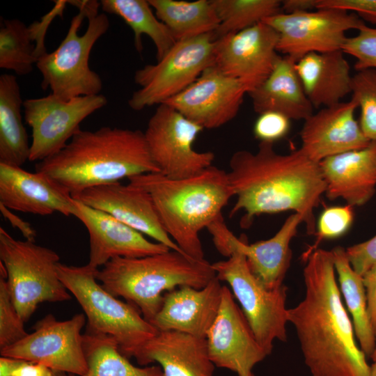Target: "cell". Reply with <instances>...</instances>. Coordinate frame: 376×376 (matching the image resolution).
Instances as JSON below:
<instances>
[{
  "mask_svg": "<svg viewBox=\"0 0 376 376\" xmlns=\"http://www.w3.org/2000/svg\"><path fill=\"white\" fill-rule=\"evenodd\" d=\"M23 103L15 75H0V163L20 166L29 160L31 143L22 121Z\"/></svg>",
  "mask_w": 376,
  "mask_h": 376,
  "instance_id": "obj_28",
  "label": "cell"
},
{
  "mask_svg": "<svg viewBox=\"0 0 376 376\" xmlns=\"http://www.w3.org/2000/svg\"><path fill=\"white\" fill-rule=\"evenodd\" d=\"M50 21L44 19L29 26L18 19H3L0 29V68L18 75L32 72L47 51L44 37Z\"/></svg>",
  "mask_w": 376,
  "mask_h": 376,
  "instance_id": "obj_29",
  "label": "cell"
},
{
  "mask_svg": "<svg viewBox=\"0 0 376 376\" xmlns=\"http://www.w3.org/2000/svg\"><path fill=\"white\" fill-rule=\"evenodd\" d=\"M0 212L13 228H17L22 233L26 240L31 242L36 241V231L29 222L15 214L11 210L2 204H0Z\"/></svg>",
  "mask_w": 376,
  "mask_h": 376,
  "instance_id": "obj_43",
  "label": "cell"
},
{
  "mask_svg": "<svg viewBox=\"0 0 376 376\" xmlns=\"http://www.w3.org/2000/svg\"><path fill=\"white\" fill-rule=\"evenodd\" d=\"M53 376H68L65 373L54 371Z\"/></svg>",
  "mask_w": 376,
  "mask_h": 376,
  "instance_id": "obj_48",
  "label": "cell"
},
{
  "mask_svg": "<svg viewBox=\"0 0 376 376\" xmlns=\"http://www.w3.org/2000/svg\"><path fill=\"white\" fill-rule=\"evenodd\" d=\"M346 253L353 269L361 276L376 264V235L370 239L352 245Z\"/></svg>",
  "mask_w": 376,
  "mask_h": 376,
  "instance_id": "obj_40",
  "label": "cell"
},
{
  "mask_svg": "<svg viewBox=\"0 0 376 376\" xmlns=\"http://www.w3.org/2000/svg\"><path fill=\"white\" fill-rule=\"evenodd\" d=\"M138 363L157 362L164 376H214L206 338L176 331H158L132 354Z\"/></svg>",
  "mask_w": 376,
  "mask_h": 376,
  "instance_id": "obj_24",
  "label": "cell"
},
{
  "mask_svg": "<svg viewBox=\"0 0 376 376\" xmlns=\"http://www.w3.org/2000/svg\"><path fill=\"white\" fill-rule=\"evenodd\" d=\"M219 19L217 38L235 33L281 13L279 0H211Z\"/></svg>",
  "mask_w": 376,
  "mask_h": 376,
  "instance_id": "obj_34",
  "label": "cell"
},
{
  "mask_svg": "<svg viewBox=\"0 0 376 376\" xmlns=\"http://www.w3.org/2000/svg\"><path fill=\"white\" fill-rule=\"evenodd\" d=\"M72 198L183 253L164 229L150 195L141 188L117 182L88 188Z\"/></svg>",
  "mask_w": 376,
  "mask_h": 376,
  "instance_id": "obj_19",
  "label": "cell"
},
{
  "mask_svg": "<svg viewBox=\"0 0 376 376\" xmlns=\"http://www.w3.org/2000/svg\"><path fill=\"white\" fill-rule=\"evenodd\" d=\"M290 120L275 111L260 113L253 125V134L260 142L274 143L288 132Z\"/></svg>",
  "mask_w": 376,
  "mask_h": 376,
  "instance_id": "obj_39",
  "label": "cell"
},
{
  "mask_svg": "<svg viewBox=\"0 0 376 376\" xmlns=\"http://www.w3.org/2000/svg\"><path fill=\"white\" fill-rule=\"evenodd\" d=\"M319 0H284L281 1V13H301L317 9Z\"/></svg>",
  "mask_w": 376,
  "mask_h": 376,
  "instance_id": "obj_45",
  "label": "cell"
},
{
  "mask_svg": "<svg viewBox=\"0 0 376 376\" xmlns=\"http://www.w3.org/2000/svg\"><path fill=\"white\" fill-rule=\"evenodd\" d=\"M214 277L212 264L205 259L194 260L172 249L139 258H115L96 273L107 291L135 306L149 322L160 310L165 291L182 286L201 289Z\"/></svg>",
  "mask_w": 376,
  "mask_h": 376,
  "instance_id": "obj_5",
  "label": "cell"
},
{
  "mask_svg": "<svg viewBox=\"0 0 376 376\" xmlns=\"http://www.w3.org/2000/svg\"><path fill=\"white\" fill-rule=\"evenodd\" d=\"M301 223V215L293 213L274 236L252 244H249L244 236H235L223 217L212 223L207 229L219 253L228 258L235 251L241 252L245 256L252 273L266 288L274 290L283 285L292 257L290 244Z\"/></svg>",
  "mask_w": 376,
  "mask_h": 376,
  "instance_id": "obj_16",
  "label": "cell"
},
{
  "mask_svg": "<svg viewBox=\"0 0 376 376\" xmlns=\"http://www.w3.org/2000/svg\"><path fill=\"white\" fill-rule=\"evenodd\" d=\"M216 39L211 33L178 40L157 63L137 70L139 88L129 99L130 107L140 111L159 105L187 88L213 65Z\"/></svg>",
  "mask_w": 376,
  "mask_h": 376,
  "instance_id": "obj_9",
  "label": "cell"
},
{
  "mask_svg": "<svg viewBox=\"0 0 376 376\" xmlns=\"http://www.w3.org/2000/svg\"><path fill=\"white\" fill-rule=\"evenodd\" d=\"M278 33L262 22L217 38L212 66L241 81L249 93L271 74L279 58Z\"/></svg>",
  "mask_w": 376,
  "mask_h": 376,
  "instance_id": "obj_15",
  "label": "cell"
},
{
  "mask_svg": "<svg viewBox=\"0 0 376 376\" xmlns=\"http://www.w3.org/2000/svg\"><path fill=\"white\" fill-rule=\"evenodd\" d=\"M354 220L353 207L349 205L326 208L320 214L316 225L317 240L307 254L317 249V244L324 239H334L344 235Z\"/></svg>",
  "mask_w": 376,
  "mask_h": 376,
  "instance_id": "obj_38",
  "label": "cell"
},
{
  "mask_svg": "<svg viewBox=\"0 0 376 376\" xmlns=\"http://www.w3.org/2000/svg\"><path fill=\"white\" fill-rule=\"evenodd\" d=\"M83 345L88 366L84 376H164L159 366L132 365L120 352L116 340L107 335L86 330Z\"/></svg>",
  "mask_w": 376,
  "mask_h": 376,
  "instance_id": "obj_33",
  "label": "cell"
},
{
  "mask_svg": "<svg viewBox=\"0 0 376 376\" xmlns=\"http://www.w3.org/2000/svg\"><path fill=\"white\" fill-rule=\"evenodd\" d=\"M363 279L367 296L368 315L376 336V264L364 274Z\"/></svg>",
  "mask_w": 376,
  "mask_h": 376,
  "instance_id": "obj_42",
  "label": "cell"
},
{
  "mask_svg": "<svg viewBox=\"0 0 376 376\" xmlns=\"http://www.w3.org/2000/svg\"><path fill=\"white\" fill-rule=\"evenodd\" d=\"M246 93L241 81L212 65L165 104L203 129H214L237 116Z\"/></svg>",
  "mask_w": 376,
  "mask_h": 376,
  "instance_id": "obj_17",
  "label": "cell"
},
{
  "mask_svg": "<svg viewBox=\"0 0 376 376\" xmlns=\"http://www.w3.org/2000/svg\"><path fill=\"white\" fill-rule=\"evenodd\" d=\"M212 267L216 276L230 286L257 341L269 355L275 340H287V287L266 288L249 269L245 256L239 251L212 263Z\"/></svg>",
  "mask_w": 376,
  "mask_h": 376,
  "instance_id": "obj_10",
  "label": "cell"
},
{
  "mask_svg": "<svg viewBox=\"0 0 376 376\" xmlns=\"http://www.w3.org/2000/svg\"><path fill=\"white\" fill-rule=\"evenodd\" d=\"M351 93L360 108L363 133L370 141H376V70H361L354 75Z\"/></svg>",
  "mask_w": 376,
  "mask_h": 376,
  "instance_id": "obj_35",
  "label": "cell"
},
{
  "mask_svg": "<svg viewBox=\"0 0 376 376\" xmlns=\"http://www.w3.org/2000/svg\"><path fill=\"white\" fill-rule=\"evenodd\" d=\"M127 180L150 195L164 229L180 249L194 260L205 259L200 232L222 217L233 197L227 171L212 165L182 179L156 172Z\"/></svg>",
  "mask_w": 376,
  "mask_h": 376,
  "instance_id": "obj_4",
  "label": "cell"
},
{
  "mask_svg": "<svg viewBox=\"0 0 376 376\" xmlns=\"http://www.w3.org/2000/svg\"><path fill=\"white\" fill-rule=\"evenodd\" d=\"M244 376H254V375L253 374L252 372L248 373L247 375H244Z\"/></svg>",
  "mask_w": 376,
  "mask_h": 376,
  "instance_id": "obj_50",
  "label": "cell"
},
{
  "mask_svg": "<svg viewBox=\"0 0 376 376\" xmlns=\"http://www.w3.org/2000/svg\"><path fill=\"white\" fill-rule=\"evenodd\" d=\"M357 108V102L352 98L313 113L304 120L301 130L300 149L320 163L327 157L368 146L370 141L354 117Z\"/></svg>",
  "mask_w": 376,
  "mask_h": 376,
  "instance_id": "obj_21",
  "label": "cell"
},
{
  "mask_svg": "<svg viewBox=\"0 0 376 376\" xmlns=\"http://www.w3.org/2000/svg\"><path fill=\"white\" fill-rule=\"evenodd\" d=\"M74 199L73 216L86 227L89 235L88 264L99 269L113 258H139L169 250L166 246L148 240L142 233L109 214Z\"/></svg>",
  "mask_w": 376,
  "mask_h": 376,
  "instance_id": "obj_20",
  "label": "cell"
},
{
  "mask_svg": "<svg viewBox=\"0 0 376 376\" xmlns=\"http://www.w3.org/2000/svg\"><path fill=\"white\" fill-rule=\"evenodd\" d=\"M203 130L170 105L159 104L144 132L148 150L159 173L172 179H182L212 166L214 152H198L194 148Z\"/></svg>",
  "mask_w": 376,
  "mask_h": 376,
  "instance_id": "obj_11",
  "label": "cell"
},
{
  "mask_svg": "<svg viewBox=\"0 0 376 376\" xmlns=\"http://www.w3.org/2000/svg\"><path fill=\"white\" fill-rule=\"evenodd\" d=\"M340 290L352 318L355 336L366 357H371L376 347V336L373 329L363 276L352 267L345 249L336 246L331 250Z\"/></svg>",
  "mask_w": 376,
  "mask_h": 376,
  "instance_id": "obj_30",
  "label": "cell"
},
{
  "mask_svg": "<svg viewBox=\"0 0 376 376\" xmlns=\"http://www.w3.org/2000/svg\"><path fill=\"white\" fill-rule=\"evenodd\" d=\"M369 376H376V361L370 365Z\"/></svg>",
  "mask_w": 376,
  "mask_h": 376,
  "instance_id": "obj_47",
  "label": "cell"
},
{
  "mask_svg": "<svg viewBox=\"0 0 376 376\" xmlns=\"http://www.w3.org/2000/svg\"><path fill=\"white\" fill-rule=\"evenodd\" d=\"M107 104L102 94L64 100L51 93L24 100V120L32 132L29 161L40 162L60 151L81 130V123Z\"/></svg>",
  "mask_w": 376,
  "mask_h": 376,
  "instance_id": "obj_12",
  "label": "cell"
},
{
  "mask_svg": "<svg viewBox=\"0 0 376 376\" xmlns=\"http://www.w3.org/2000/svg\"><path fill=\"white\" fill-rule=\"evenodd\" d=\"M82 313L60 321L48 314L33 326V331L17 343L0 350L1 356L42 363L53 371L84 376L88 366L81 329Z\"/></svg>",
  "mask_w": 376,
  "mask_h": 376,
  "instance_id": "obj_14",
  "label": "cell"
},
{
  "mask_svg": "<svg viewBox=\"0 0 376 376\" xmlns=\"http://www.w3.org/2000/svg\"><path fill=\"white\" fill-rule=\"evenodd\" d=\"M263 22L279 34L277 51L297 61L310 53L341 50L345 33L365 24L354 13L329 8L294 14L280 13Z\"/></svg>",
  "mask_w": 376,
  "mask_h": 376,
  "instance_id": "obj_13",
  "label": "cell"
},
{
  "mask_svg": "<svg viewBox=\"0 0 376 376\" xmlns=\"http://www.w3.org/2000/svg\"><path fill=\"white\" fill-rule=\"evenodd\" d=\"M0 204L11 210L41 216H73L71 195L45 174L0 163Z\"/></svg>",
  "mask_w": 376,
  "mask_h": 376,
  "instance_id": "obj_22",
  "label": "cell"
},
{
  "mask_svg": "<svg viewBox=\"0 0 376 376\" xmlns=\"http://www.w3.org/2000/svg\"><path fill=\"white\" fill-rule=\"evenodd\" d=\"M176 41L214 33L219 19L211 0H148Z\"/></svg>",
  "mask_w": 376,
  "mask_h": 376,
  "instance_id": "obj_31",
  "label": "cell"
},
{
  "mask_svg": "<svg viewBox=\"0 0 376 376\" xmlns=\"http://www.w3.org/2000/svg\"><path fill=\"white\" fill-rule=\"evenodd\" d=\"M79 13L72 19L69 29L58 47L46 52L36 66L42 75L41 87L64 100L100 94L102 80L88 65L91 51L109 28V19L99 13L97 1H68Z\"/></svg>",
  "mask_w": 376,
  "mask_h": 376,
  "instance_id": "obj_6",
  "label": "cell"
},
{
  "mask_svg": "<svg viewBox=\"0 0 376 376\" xmlns=\"http://www.w3.org/2000/svg\"><path fill=\"white\" fill-rule=\"evenodd\" d=\"M0 262L6 270L13 303L24 322L40 304L71 299L58 277L60 257L54 250L16 240L0 227Z\"/></svg>",
  "mask_w": 376,
  "mask_h": 376,
  "instance_id": "obj_8",
  "label": "cell"
},
{
  "mask_svg": "<svg viewBox=\"0 0 376 376\" xmlns=\"http://www.w3.org/2000/svg\"><path fill=\"white\" fill-rule=\"evenodd\" d=\"M24 324L13 303L6 277L0 276V350L27 336Z\"/></svg>",
  "mask_w": 376,
  "mask_h": 376,
  "instance_id": "obj_36",
  "label": "cell"
},
{
  "mask_svg": "<svg viewBox=\"0 0 376 376\" xmlns=\"http://www.w3.org/2000/svg\"><path fill=\"white\" fill-rule=\"evenodd\" d=\"M236 198L230 217L240 212V226L247 228L255 217L292 210L303 217L308 235H315L314 210L325 194L320 163L300 148L288 154L276 152L273 143L260 142L256 152H235L227 171Z\"/></svg>",
  "mask_w": 376,
  "mask_h": 376,
  "instance_id": "obj_2",
  "label": "cell"
},
{
  "mask_svg": "<svg viewBox=\"0 0 376 376\" xmlns=\"http://www.w3.org/2000/svg\"><path fill=\"white\" fill-rule=\"evenodd\" d=\"M104 13L118 15L132 29L136 49L143 51L142 36L153 42L157 61L161 59L177 42L169 29L152 11L148 0H102Z\"/></svg>",
  "mask_w": 376,
  "mask_h": 376,
  "instance_id": "obj_32",
  "label": "cell"
},
{
  "mask_svg": "<svg viewBox=\"0 0 376 376\" xmlns=\"http://www.w3.org/2000/svg\"><path fill=\"white\" fill-rule=\"evenodd\" d=\"M322 8L351 12L363 21L376 25V0H319L317 9Z\"/></svg>",
  "mask_w": 376,
  "mask_h": 376,
  "instance_id": "obj_41",
  "label": "cell"
},
{
  "mask_svg": "<svg viewBox=\"0 0 376 376\" xmlns=\"http://www.w3.org/2000/svg\"><path fill=\"white\" fill-rule=\"evenodd\" d=\"M210 359L216 367L244 376L268 354L257 341L228 287L223 285L217 318L206 336Z\"/></svg>",
  "mask_w": 376,
  "mask_h": 376,
  "instance_id": "obj_18",
  "label": "cell"
},
{
  "mask_svg": "<svg viewBox=\"0 0 376 376\" xmlns=\"http://www.w3.org/2000/svg\"><path fill=\"white\" fill-rule=\"evenodd\" d=\"M97 269L88 263L73 266L59 263L57 267L60 280L86 316V330L112 338L120 352L132 357L158 331L135 306L118 299L101 285L96 279Z\"/></svg>",
  "mask_w": 376,
  "mask_h": 376,
  "instance_id": "obj_7",
  "label": "cell"
},
{
  "mask_svg": "<svg viewBox=\"0 0 376 376\" xmlns=\"http://www.w3.org/2000/svg\"><path fill=\"white\" fill-rule=\"evenodd\" d=\"M223 285L216 276L204 288L182 286L164 295L150 323L157 331H176L206 338L221 302Z\"/></svg>",
  "mask_w": 376,
  "mask_h": 376,
  "instance_id": "obj_23",
  "label": "cell"
},
{
  "mask_svg": "<svg viewBox=\"0 0 376 376\" xmlns=\"http://www.w3.org/2000/svg\"><path fill=\"white\" fill-rule=\"evenodd\" d=\"M305 258V295L288 310L305 364L312 376H369L370 366L342 301L331 251L317 248Z\"/></svg>",
  "mask_w": 376,
  "mask_h": 376,
  "instance_id": "obj_1",
  "label": "cell"
},
{
  "mask_svg": "<svg viewBox=\"0 0 376 376\" xmlns=\"http://www.w3.org/2000/svg\"><path fill=\"white\" fill-rule=\"evenodd\" d=\"M370 358L373 361H376V347Z\"/></svg>",
  "mask_w": 376,
  "mask_h": 376,
  "instance_id": "obj_49",
  "label": "cell"
},
{
  "mask_svg": "<svg viewBox=\"0 0 376 376\" xmlns=\"http://www.w3.org/2000/svg\"><path fill=\"white\" fill-rule=\"evenodd\" d=\"M297 61L291 56H280L268 77L249 93L256 113L275 111L297 120H306L313 113L314 107L295 68Z\"/></svg>",
  "mask_w": 376,
  "mask_h": 376,
  "instance_id": "obj_26",
  "label": "cell"
},
{
  "mask_svg": "<svg viewBox=\"0 0 376 376\" xmlns=\"http://www.w3.org/2000/svg\"><path fill=\"white\" fill-rule=\"evenodd\" d=\"M54 371L47 366L27 361L23 362L15 369L14 376H53Z\"/></svg>",
  "mask_w": 376,
  "mask_h": 376,
  "instance_id": "obj_44",
  "label": "cell"
},
{
  "mask_svg": "<svg viewBox=\"0 0 376 376\" xmlns=\"http://www.w3.org/2000/svg\"><path fill=\"white\" fill-rule=\"evenodd\" d=\"M326 196L341 198L347 205L361 206L376 191V141L364 148L327 157L320 162Z\"/></svg>",
  "mask_w": 376,
  "mask_h": 376,
  "instance_id": "obj_25",
  "label": "cell"
},
{
  "mask_svg": "<svg viewBox=\"0 0 376 376\" xmlns=\"http://www.w3.org/2000/svg\"><path fill=\"white\" fill-rule=\"evenodd\" d=\"M42 173L72 197L96 186L159 172L139 130L102 127L77 132L60 151L38 162Z\"/></svg>",
  "mask_w": 376,
  "mask_h": 376,
  "instance_id": "obj_3",
  "label": "cell"
},
{
  "mask_svg": "<svg viewBox=\"0 0 376 376\" xmlns=\"http://www.w3.org/2000/svg\"><path fill=\"white\" fill-rule=\"evenodd\" d=\"M24 360L12 357H0V376H14L15 369Z\"/></svg>",
  "mask_w": 376,
  "mask_h": 376,
  "instance_id": "obj_46",
  "label": "cell"
},
{
  "mask_svg": "<svg viewBox=\"0 0 376 376\" xmlns=\"http://www.w3.org/2000/svg\"><path fill=\"white\" fill-rule=\"evenodd\" d=\"M353 37H347L341 51L357 59L354 65L358 72L376 70V28L362 25Z\"/></svg>",
  "mask_w": 376,
  "mask_h": 376,
  "instance_id": "obj_37",
  "label": "cell"
},
{
  "mask_svg": "<svg viewBox=\"0 0 376 376\" xmlns=\"http://www.w3.org/2000/svg\"><path fill=\"white\" fill-rule=\"evenodd\" d=\"M295 68L314 107L336 104L352 93V76L341 50L308 54L296 62Z\"/></svg>",
  "mask_w": 376,
  "mask_h": 376,
  "instance_id": "obj_27",
  "label": "cell"
}]
</instances>
